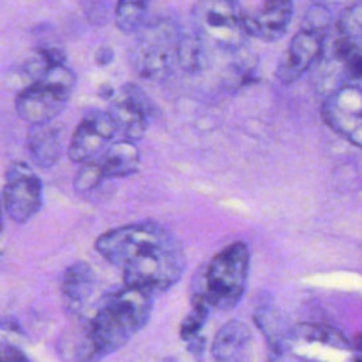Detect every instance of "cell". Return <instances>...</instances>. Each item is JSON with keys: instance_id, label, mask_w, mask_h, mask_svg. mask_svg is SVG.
<instances>
[{"instance_id": "44dd1931", "label": "cell", "mask_w": 362, "mask_h": 362, "mask_svg": "<svg viewBox=\"0 0 362 362\" xmlns=\"http://www.w3.org/2000/svg\"><path fill=\"white\" fill-rule=\"evenodd\" d=\"M298 334L308 341H320L325 345L341 348V349L348 348L346 338L338 329L325 324H315V322L301 324L298 327Z\"/></svg>"}, {"instance_id": "ffe728a7", "label": "cell", "mask_w": 362, "mask_h": 362, "mask_svg": "<svg viewBox=\"0 0 362 362\" xmlns=\"http://www.w3.org/2000/svg\"><path fill=\"white\" fill-rule=\"evenodd\" d=\"M339 37L362 45V0L345 7L335 21Z\"/></svg>"}, {"instance_id": "277c9868", "label": "cell", "mask_w": 362, "mask_h": 362, "mask_svg": "<svg viewBox=\"0 0 362 362\" xmlns=\"http://www.w3.org/2000/svg\"><path fill=\"white\" fill-rule=\"evenodd\" d=\"M249 264V246L242 240L233 242L216 253L205 270L195 274L192 287L205 296L212 310H230L246 290Z\"/></svg>"}, {"instance_id": "2e32d148", "label": "cell", "mask_w": 362, "mask_h": 362, "mask_svg": "<svg viewBox=\"0 0 362 362\" xmlns=\"http://www.w3.org/2000/svg\"><path fill=\"white\" fill-rule=\"evenodd\" d=\"M27 150L33 163L42 168H51L61 153V132L51 123L30 124L27 132Z\"/></svg>"}, {"instance_id": "6da1fadb", "label": "cell", "mask_w": 362, "mask_h": 362, "mask_svg": "<svg viewBox=\"0 0 362 362\" xmlns=\"http://www.w3.org/2000/svg\"><path fill=\"white\" fill-rule=\"evenodd\" d=\"M96 252L123 272L124 286L151 294L170 290L185 270V253L165 226L143 221L110 229L95 240Z\"/></svg>"}, {"instance_id": "cb8c5ba5", "label": "cell", "mask_w": 362, "mask_h": 362, "mask_svg": "<svg viewBox=\"0 0 362 362\" xmlns=\"http://www.w3.org/2000/svg\"><path fill=\"white\" fill-rule=\"evenodd\" d=\"M0 362H31L28 356L14 345L0 344Z\"/></svg>"}, {"instance_id": "ac0fdd59", "label": "cell", "mask_w": 362, "mask_h": 362, "mask_svg": "<svg viewBox=\"0 0 362 362\" xmlns=\"http://www.w3.org/2000/svg\"><path fill=\"white\" fill-rule=\"evenodd\" d=\"M151 0H116L115 24L123 34H134L144 23Z\"/></svg>"}, {"instance_id": "7a4b0ae2", "label": "cell", "mask_w": 362, "mask_h": 362, "mask_svg": "<svg viewBox=\"0 0 362 362\" xmlns=\"http://www.w3.org/2000/svg\"><path fill=\"white\" fill-rule=\"evenodd\" d=\"M153 301L151 293L129 286L106 294L95 315L81 328L74 359L95 362L120 349L148 322Z\"/></svg>"}, {"instance_id": "d6986e66", "label": "cell", "mask_w": 362, "mask_h": 362, "mask_svg": "<svg viewBox=\"0 0 362 362\" xmlns=\"http://www.w3.org/2000/svg\"><path fill=\"white\" fill-rule=\"evenodd\" d=\"M209 51L211 49L194 33H182L178 49V65L188 72L201 71L208 65Z\"/></svg>"}, {"instance_id": "8fae6325", "label": "cell", "mask_w": 362, "mask_h": 362, "mask_svg": "<svg viewBox=\"0 0 362 362\" xmlns=\"http://www.w3.org/2000/svg\"><path fill=\"white\" fill-rule=\"evenodd\" d=\"M115 136L116 127L109 112L90 109L82 116L71 136L68 157L82 164L98 156Z\"/></svg>"}, {"instance_id": "603a6c76", "label": "cell", "mask_w": 362, "mask_h": 362, "mask_svg": "<svg viewBox=\"0 0 362 362\" xmlns=\"http://www.w3.org/2000/svg\"><path fill=\"white\" fill-rule=\"evenodd\" d=\"M86 18L93 24H102L106 20L105 0H82Z\"/></svg>"}, {"instance_id": "3957f363", "label": "cell", "mask_w": 362, "mask_h": 362, "mask_svg": "<svg viewBox=\"0 0 362 362\" xmlns=\"http://www.w3.org/2000/svg\"><path fill=\"white\" fill-rule=\"evenodd\" d=\"M129 51L134 72L151 82L165 81L178 65V49L182 31L171 17H156L146 21L136 33Z\"/></svg>"}, {"instance_id": "484cf974", "label": "cell", "mask_w": 362, "mask_h": 362, "mask_svg": "<svg viewBox=\"0 0 362 362\" xmlns=\"http://www.w3.org/2000/svg\"><path fill=\"white\" fill-rule=\"evenodd\" d=\"M113 57V51L110 48H100L98 55H96V62L99 65H105V64H109V61L112 59Z\"/></svg>"}, {"instance_id": "5b68a950", "label": "cell", "mask_w": 362, "mask_h": 362, "mask_svg": "<svg viewBox=\"0 0 362 362\" xmlns=\"http://www.w3.org/2000/svg\"><path fill=\"white\" fill-rule=\"evenodd\" d=\"M239 0H198L191 10L192 33L209 48L235 52L247 42Z\"/></svg>"}, {"instance_id": "7c38bea8", "label": "cell", "mask_w": 362, "mask_h": 362, "mask_svg": "<svg viewBox=\"0 0 362 362\" xmlns=\"http://www.w3.org/2000/svg\"><path fill=\"white\" fill-rule=\"evenodd\" d=\"M294 14L293 0H263L259 8L245 14L249 38L272 42L280 40L288 30Z\"/></svg>"}, {"instance_id": "5bb4252c", "label": "cell", "mask_w": 362, "mask_h": 362, "mask_svg": "<svg viewBox=\"0 0 362 362\" xmlns=\"http://www.w3.org/2000/svg\"><path fill=\"white\" fill-rule=\"evenodd\" d=\"M252 332L246 324L238 320L228 321L212 342L215 362H246Z\"/></svg>"}, {"instance_id": "9c48e42d", "label": "cell", "mask_w": 362, "mask_h": 362, "mask_svg": "<svg viewBox=\"0 0 362 362\" xmlns=\"http://www.w3.org/2000/svg\"><path fill=\"white\" fill-rule=\"evenodd\" d=\"M3 208L17 223L28 222L42 205V182L34 170L23 163H13L4 177Z\"/></svg>"}, {"instance_id": "4316f807", "label": "cell", "mask_w": 362, "mask_h": 362, "mask_svg": "<svg viewBox=\"0 0 362 362\" xmlns=\"http://www.w3.org/2000/svg\"><path fill=\"white\" fill-rule=\"evenodd\" d=\"M3 225H4V222H3V199L0 195V235L3 232Z\"/></svg>"}, {"instance_id": "e0dca14e", "label": "cell", "mask_w": 362, "mask_h": 362, "mask_svg": "<svg viewBox=\"0 0 362 362\" xmlns=\"http://www.w3.org/2000/svg\"><path fill=\"white\" fill-rule=\"evenodd\" d=\"M332 51L339 65L341 83L362 86V45L337 35Z\"/></svg>"}, {"instance_id": "ba28073f", "label": "cell", "mask_w": 362, "mask_h": 362, "mask_svg": "<svg viewBox=\"0 0 362 362\" xmlns=\"http://www.w3.org/2000/svg\"><path fill=\"white\" fill-rule=\"evenodd\" d=\"M321 116L328 127L362 148V86L339 83L324 99Z\"/></svg>"}, {"instance_id": "52a82bcc", "label": "cell", "mask_w": 362, "mask_h": 362, "mask_svg": "<svg viewBox=\"0 0 362 362\" xmlns=\"http://www.w3.org/2000/svg\"><path fill=\"white\" fill-rule=\"evenodd\" d=\"M329 13L325 7H310L303 18L300 30L291 37L277 64L276 78L281 83L290 85L296 82L322 58L329 31Z\"/></svg>"}, {"instance_id": "30bf717a", "label": "cell", "mask_w": 362, "mask_h": 362, "mask_svg": "<svg viewBox=\"0 0 362 362\" xmlns=\"http://www.w3.org/2000/svg\"><path fill=\"white\" fill-rule=\"evenodd\" d=\"M107 112L122 140L137 141L147 130L150 103L144 92L134 83L122 85L107 96Z\"/></svg>"}, {"instance_id": "9a60e30c", "label": "cell", "mask_w": 362, "mask_h": 362, "mask_svg": "<svg viewBox=\"0 0 362 362\" xmlns=\"http://www.w3.org/2000/svg\"><path fill=\"white\" fill-rule=\"evenodd\" d=\"M96 287V276L90 264L76 262L71 264L61 283V293L65 305L71 311H79L92 297Z\"/></svg>"}, {"instance_id": "4fadbf2b", "label": "cell", "mask_w": 362, "mask_h": 362, "mask_svg": "<svg viewBox=\"0 0 362 362\" xmlns=\"http://www.w3.org/2000/svg\"><path fill=\"white\" fill-rule=\"evenodd\" d=\"M102 177L119 178L134 174L140 165V150L134 141L117 140L93 157Z\"/></svg>"}, {"instance_id": "8992f818", "label": "cell", "mask_w": 362, "mask_h": 362, "mask_svg": "<svg viewBox=\"0 0 362 362\" xmlns=\"http://www.w3.org/2000/svg\"><path fill=\"white\" fill-rule=\"evenodd\" d=\"M75 82L76 76L66 64L51 66L17 93V115L30 124L51 123L68 105Z\"/></svg>"}, {"instance_id": "d4e9b609", "label": "cell", "mask_w": 362, "mask_h": 362, "mask_svg": "<svg viewBox=\"0 0 362 362\" xmlns=\"http://www.w3.org/2000/svg\"><path fill=\"white\" fill-rule=\"evenodd\" d=\"M354 362H362V332L354 339Z\"/></svg>"}, {"instance_id": "7402d4cb", "label": "cell", "mask_w": 362, "mask_h": 362, "mask_svg": "<svg viewBox=\"0 0 362 362\" xmlns=\"http://www.w3.org/2000/svg\"><path fill=\"white\" fill-rule=\"evenodd\" d=\"M105 178L102 177L96 163L93 158L81 164L79 170L74 178V189L76 194L86 195L96 189L100 184H103Z\"/></svg>"}]
</instances>
